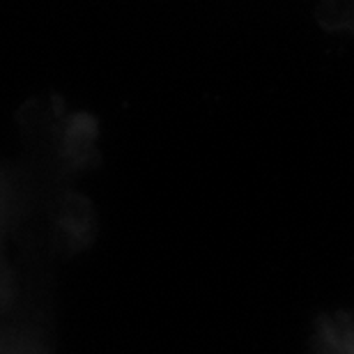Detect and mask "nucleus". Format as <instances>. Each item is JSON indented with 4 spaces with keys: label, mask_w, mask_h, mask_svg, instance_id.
<instances>
[]
</instances>
